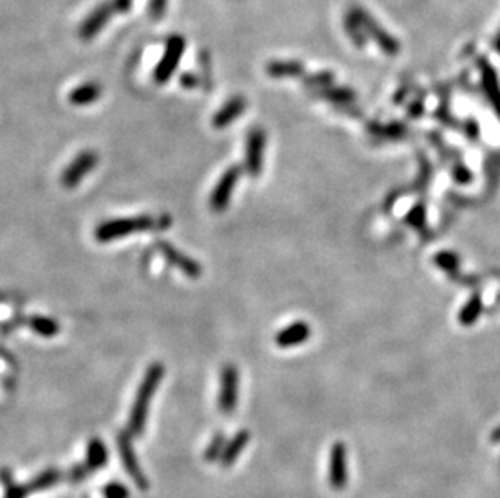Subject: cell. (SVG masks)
<instances>
[{
	"label": "cell",
	"mask_w": 500,
	"mask_h": 498,
	"mask_svg": "<svg viewBox=\"0 0 500 498\" xmlns=\"http://www.w3.org/2000/svg\"><path fill=\"white\" fill-rule=\"evenodd\" d=\"M164 377V366L161 363H152L147 368L145 379L140 384L138 394H136L133 408L130 413L128 420V434L131 437H140L145 432L147 413H150V403L152 400L154 394H156L159 384Z\"/></svg>",
	"instance_id": "1"
},
{
	"label": "cell",
	"mask_w": 500,
	"mask_h": 498,
	"mask_svg": "<svg viewBox=\"0 0 500 498\" xmlns=\"http://www.w3.org/2000/svg\"><path fill=\"white\" fill-rule=\"evenodd\" d=\"M156 226V220L151 215H136V217H123L107 220L97 225L94 236L99 243H109L120 238L128 236L138 231H146Z\"/></svg>",
	"instance_id": "2"
},
{
	"label": "cell",
	"mask_w": 500,
	"mask_h": 498,
	"mask_svg": "<svg viewBox=\"0 0 500 498\" xmlns=\"http://www.w3.org/2000/svg\"><path fill=\"white\" fill-rule=\"evenodd\" d=\"M186 49V41L183 36L172 35L166 42V49H164L162 59L159 60V63L154 70L152 78L157 85H166V83L172 78L175 70H177L178 63L181 62Z\"/></svg>",
	"instance_id": "3"
},
{
	"label": "cell",
	"mask_w": 500,
	"mask_h": 498,
	"mask_svg": "<svg viewBox=\"0 0 500 498\" xmlns=\"http://www.w3.org/2000/svg\"><path fill=\"white\" fill-rule=\"evenodd\" d=\"M241 171H243V169L240 165H233V167L225 170L221 178H219L216 188L211 193V199H209V206H211L214 212H224L227 209L232 193L241 176Z\"/></svg>",
	"instance_id": "4"
},
{
	"label": "cell",
	"mask_w": 500,
	"mask_h": 498,
	"mask_svg": "<svg viewBox=\"0 0 500 498\" xmlns=\"http://www.w3.org/2000/svg\"><path fill=\"white\" fill-rule=\"evenodd\" d=\"M114 12H115V8H114V4L111 2V0H102V2H99L96 7L91 10L90 15H87L86 18L81 21L78 36L83 41L94 40L99 32H101L104 28L107 26L109 21H111Z\"/></svg>",
	"instance_id": "5"
},
{
	"label": "cell",
	"mask_w": 500,
	"mask_h": 498,
	"mask_svg": "<svg viewBox=\"0 0 500 498\" xmlns=\"http://www.w3.org/2000/svg\"><path fill=\"white\" fill-rule=\"evenodd\" d=\"M266 149V131L261 126L251 128L246 136L245 170L250 176H260L262 170V157Z\"/></svg>",
	"instance_id": "6"
},
{
	"label": "cell",
	"mask_w": 500,
	"mask_h": 498,
	"mask_svg": "<svg viewBox=\"0 0 500 498\" xmlns=\"http://www.w3.org/2000/svg\"><path fill=\"white\" fill-rule=\"evenodd\" d=\"M238 369L233 364H225L221 372V391H219V409L224 414H232L238 401Z\"/></svg>",
	"instance_id": "7"
},
{
	"label": "cell",
	"mask_w": 500,
	"mask_h": 498,
	"mask_svg": "<svg viewBox=\"0 0 500 498\" xmlns=\"http://www.w3.org/2000/svg\"><path fill=\"white\" fill-rule=\"evenodd\" d=\"M99 162V157L94 151H83L80 152L73 160H71L70 165L63 170L62 174V185L65 188H76L80 185V181L85 178V176L90 174V171L94 170V167Z\"/></svg>",
	"instance_id": "8"
},
{
	"label": "cell",
	"mask_w": 500,
	"mask_h": 498,
	"mask_svg": "<svg viewBox=\"0 0 500 498\" xmlns=\"http://www.w3.org/2000/svg\"><path fill=\"white\" fill-rule=\"evenodd\" d=\"M128 430L126 432H120L118 434V451L120 456H122V463L126 469V473L130 474V478L133 479V482L136 484V487L141 490H147V479L145 473H142V469L138 463V458L135 455L133 445H131V439H130Z\"/></svg>",
	"instance_id": "9"
},
{
	"label": "cell",
	"mask_w": 500,
	"mask_h": 498,
	"mask_svg": "<svg viewBox=\"0 0 500 498\" xmlns=\"http://www.w3.org/2000/svg\"><path fill=\"white\" fill-rule=\"evenodd\" d=\"M356 15H358V18L361 21L362 30H365L366 36H372L376 40V44L379 47L382 49L386 54L395 55L400 51V44L398 41L395 40L394 36H390L387 31H384V28L377 23L376 20L371 18V15L366 12V10H362L360 7H353Z\"/></svg>",
	"instance_id": "10"
},
{
	"label": "cell",
	"mask_w": 500,
	"mask_h": 498,
	"mask_svg": "<svg viewBox=\"0 0 500 498\" xmlns=\"http://www.w3.org/2000/svg\"><path fill=\"white\" fill-rule=\"evenodd\" d=\"M157 249L167 261L173 265V267L180 269L188 279H200L202 274L201 265L197 264L195 259L186 256V254L180 253L177 248L170 245L169 241H157Z\"/></svg>",
	"instance_id": "11"
},
{
	"label": "cell",
	"mask_w": 500,
	"mask_h": 498,
	"mask_svg": "<svg viewBox=\"0 0 500 498\" xmlns=\"http://www.w3.org/2000/svg\"><path fill=\"white\" fill-rule=\"evenodd\" d=\"M329 480H331L332 489H343L347 485L348 473H347V450L342 442L334 444L331 450V463H329Z\"/></svg>",
	"instance_id": "12"
},
{
	"label": "cell",
	"mask_w": 500,
	"mask_h": 498,
	"mask_svg": "<svg viewBox=\"0 0 500 498\" xmlns=\"http://www.w3.org/2000/svg\"><path fill=\"white\" fill-rule=\"evenodd\" d=\"M246 99L243 96H233L225 102L221 109L214 114L212 117V126L217 130L227 128L228 125H232L233 121L240 117L241 114L246 110Z\"/></svg>",
	"instance_id": "13"
},
{
	"label": "cell",
	"mask_w": 500,
	"mask_h": 498,
	"mask_svg": "<svg viewBox=\"0 0 500 498\" xmlns=\"http://www.w3.org/2000/svg\"><path fill=\"white\" fill-rule=\"evenodd\" d=\"M311 336V327L306 322H293L276 335V343L280 348H292L305 343Z\"/></svg>",
	"instance_id": "14"
},
{
	"label": "cell",
	"mask_w": 500,
	"mask_h": 498,
	"mask_svg": "<svg viewBox=\"0 0 500 498\" xmlns=\"http://www.w3.org/2000/svg\"><path fill=\"white\" fill-rule=\"evenodd\" d=\"M102 94V86L96 81H87L83 85L76 86L75 90H71L68 94V101L73 105H90L92 102H96Z\"/></svg>",
	"instance_id": "15"
},
{
	"label": "cell",
	"mask_w": 500,
	"mask_h": 498,
	"mask_svg": "<svg viewBox=\"0 0 500 498\" xmlns=\"http://www.w3.org/2000/svg\"><path fill=\"white\" fill-rule=\"evenodd\" d=\"M305 66L298 60H272L266 65V73L272 78H293L301 76Z\"/></svg>",
	"instance_id": "16"
},
{
	"label": "cell",
	"mask_w": 500,
	"mask_h": 498,
	"mask_svg": "<svg viewBox=\"0 0 500 498\" xmlns=\"http://www.w3.org/2000/svg\"><path fill=\"white\" fill-rule=\"evenodd\" d=\"M107 448L104 445V442L101 439H91L87 442V448H86V461L85 466L87 468V471L94 473L97 469H101L102 466H106L107 463Z\"/></svg>",
	"instance_id": "17"
},
{
	"label": "cell",
	"mask_w": 500,
	"mask_h": 498,
	"mask_svg": "<svg viewBox=\"0 0 500 498\" xmlns=\"http://www.w3.org/2000/svg\"><path fill=\"white\" fill-rule=\"evenodd\" d=\"M250 442V432L246 429L240 430L232 440L227 442L224 448V453L221 456V464L224 468H230L236 461V458L240 456V453L245 450L246 445Z\"/></svg>",
	"instance_id": "18"
},
{
	"label": "cell",
	"mask_w": 500,
	"mask_h": 498,
	"mask_svg": "<svg viewBox=\"0 0 500 498\" xmlns=\"http://www.w3.org/2000/svg\"><path fill=\"white\" fill-rule=\"evenodd\" d=\"M345 31H347V35L350 36V40L353 41L356 47L365 46L367 36L365 30H362L361 21L358 18V15H356L355 8H351L347 13V16H345Z\"/></svg>",
	"instance_id": "19"
},
{
	"label": "cell",
	"mask_w": 500,
	"mask_h": 498,
	"mask_svg": "<svg viewBox=\"0 0 500 498\" xmlns=\"http://www.w3.org/2000/svg\"><path fill=\"white\" fill-rule=\"evenodd\" d=\"M0 480L5 487V498H26L30 495V490L26 485L16 484L12 473L7 468L0 469Z\"/></svg>",
	"instance_id": "20"
},
{
	"label": "cell",
	"mask_w": 500,
	"mask_h": 498,
	"mask_svg": "<svg viewBox=\"0 0 500 498\" xmlns=\"http://www.w3.org/2000/svg\"><path fill=\"white\" fill-rule=\"evenodd\" d=\"M30 327L35 330L37 335L46 336V339L56 336L60 332V325L57 320H54L51 317H44V315H35V317H31Z\"/></svg>",
	"instance_id": "21"
},
{
	"label": "cell",
	"mask_w": 500,
	"mask_h": 498,
	"mask_svg": "<svg viewBox=\"0 0 500 498\" xmlns=\"http://www.w3.org/2000/svg\"><path fill=\"white\" fill-rule=\"evenodd\" d=\"M59 480H60V473L57 469H46V471H42L37 478L32 479L30 484H26V487H28L31 494V492H39V490L49 489V487H54Z\"/></svg>",
	"instance_id": "22"
},
{
	"label": "cell",
	"mask_w": 500,
	"mask_h": 498,
	"mask_svg": "<svg viewBox=\"0 0 500 498\" xmlns=\"http://www.w3.org/2000/svg\"><path fill=\"white\" fill-rule=\"evenodd\" d=\"M225 444H227V442H225L224 434L219 432V434L214 435V439L211 440V444H209V447L206 448V451H205L206 461L214 463V461H217V459H221Z\"/></svg>",
	"instance_id": "23"
},
{
	"label": "cell",
	"mask_w": 500,
	"mask_h": 498,
	"mask_svg": "<svg viewBox=\"0 0 500 498\" xmlns=\"http://www.w3.org/2000/svg\"><path fill=\"white\" fill-rule=\"evenodd\" d=\"M481 312V300L477 296L472 298V300L466 304L463 308V311L460 314V322L465 325H470L477 319V315Z\"/></svg>",
	"instance_id": "24"
},
{
	"label": "cell",
	"mask_w": 500,
	"mask_h": 498,
	"mask_svg": "<svg viewBox=\"0 0 500 498\" xmlns=\"http://www.w3.org/2000/svg\"><path fill=\"white\" fill-rule=\"evenodd\" d=\"M169 8V0H150L147 4V15L152 21H159L164 18Z\"/></svg>",
	"instance_id": "25"
},
{
	"label": "cell",
	"mask_w": 500,
	"mask_h": 498,
	"mask_svg": "<svg viewBox=\"0 0 500 498\" xmlns=\"http://www.w3.org/2000/svg\"><path fill=\"white\" fill-rule=\"evenodd\" d=\"M104 497L106 498H130V490L123 484L111 482L104 487Z\"/></svg>",
	"instance_id": "26"
},
{
	"label": "cell",
	"mask_w": 500,
	"mask_h": 498,
	"mask_svg": "<svg viewBox=\"0 0 500 498\" xmlns=\"http://www.w3.org/2000/svg\"><path fill=\"white\" fill-rule=\"evenodd\" d=\"M201 78L200 76H196L193 73H190V71H186L180 76V85L185 87V90H193V87H197L201 85Z\"/></svg>",
	"instance_id": "27"
},
{
	"label": "cell",
	"mask_w": 500,
	"mask_h": 498,
	"mask_svg": "<svg viewBox=\"0 0 500 498\" xmlns=\"http://www.w3.org/2000/svg\"><path fill=\"white\" fill-rule=\"evenodd\" d=\"M87 474H91L90 471H87V468L85 466V463L83 464H80V466H75L71 471L68 473V479H70V482H73V484H78L83 480Z\"/></svg>",
	"instance_id": "28"
},
{
	"label": "cell",
	"mask_w": 500,
	"mask_h": 498,
	"mask_svg": "<svg viewBox=\"0 0 500 498\" xmlns=\"http://www.w3.org/2000/svg\"><path fill=\"white\" fill-rule=\"evenodd\" d=\"M332 81V75L327 73V71H324V73H317L315 76H311V78H307V85L311 86H324L329 85V83Z\"/></svg>",
	"instance_id": "29"
},
{
	"label": "cell",
	"mask_w": 500,
	"mask_h": 498,
	"mask_svg": "<svg viewBox=\"0 0 500 498\" xmlns=\"http://www.w3.org/2000/svg\"><path fill=\"white\" fill-rule=\"evenodd\" d=\"M115 12L128 13L133 8V0H112Z\"/></svg>",
	"instance_id": "30"
},
{
	"label": "cell",
	"mask_w": 500,
	"mask_h": 498,
	"mask_svg": "<svg viewBox=\"0 0 500 498\" xmlns=\"http://www.w3.org/2000/svg\"><path fill=\"white\" fill-rule=\"evenodd\" d=\"M492 440H500V427L496 430V432H494Z\"/></svg>",
	"instance_id": "31"
},
{
	"label": "cell",
	"mask_w": 500,
	"mask_h": 498,
	"mask_svg": "<svg viewBox=\"0 0 500 498\" xmlns=\"http://www.w3.org/2000/svg\"><path fill=\"white\" fill-rule=\"evenodd\" d=\"M496 49L500 52V32H499L497 37H496Z\"/></svg>",
	"instance_id": "32"
}]
</instances>
